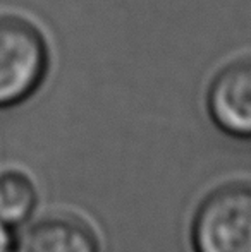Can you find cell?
Here are the masks:
<instances>
[{"instance_id": "obj_1", "label": "cell", "mask_w": 251, "mask_h": 252, "mask_svg": "<svg viewBox=\"0 0 251 252\" xmlns=\"http://www.w3.org/2000/svg\"><path fill=\"white\" fill-rule=\"evenodd\" d=\"M196 252H251V186L217 189L198 208L193 221Z\"/></svg>"}, {"instance_id": "obj_2", "label": "cell", "mask_w": 251, "mask_h": 252, "mask_svg": "<svg viewBox=\"0 0 251 252\" xmlns=\"http://www.w3.org/2000/svg\"><path fill=\"white\" fill-rule=\"evenodd\" d=\"M47 70L40 31L16 16H0V108L28 98Z\"/></svg>"}, {"instance_id": "obj_3", "label": "cell", "mask_w": 251, "mask_h": 252, "mask_svg": "<svg viewBox=\"0 0 251 252\" xmlns=\"http://www.w3.org/2000/svg\"><path fill=\"white\" fill-rule=\"evenodd\" d=\"M208 108L222 130L251 137V59L231 63L215 77Z\"/></svg>"}, {"instance_id": "obj_4", "label": "cell", "mask_w": 251, "mask_h": 252, "mask_svg": "<svg viewBox=\"0 0 251 252\" xmlns=\"http://www.w3.org/2000/svg\"><path fill=\"white\" fill-rule=\"evenodd\" d=\"M16 252H98V244L79 220L54 215L28 225L17 239Z\"/></svg>"}, {"instance_id": "obj_5", "label": "cell", "mask_w": 251, "mask_h": 252, "mask_svg": "<svg viewBox=\"0 0 251 252\" xmlns=\"http://www.w3.org/2000/svg\"><path fill=\"white\" fill-rule=\"evenodd\" d=\"M36 204V190L31 180L19 172L0 175V221L19 225L31 215Z\"/></svg>"}, {"instance_id": "obj_6", "label": "cell", "mask_w": 251, "mask_h": 252, "mask_svg": "<svg viewBox=\"0 0 251 252\" xmlns=\"http://www.w3.org/2000/svg\"><path fill=\"white\" fill-rule=\"evenodd\" d=\"M10 249V235L5 223L0 221V252H9Z\"/></svg>"}]
</instances>
